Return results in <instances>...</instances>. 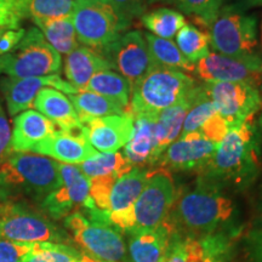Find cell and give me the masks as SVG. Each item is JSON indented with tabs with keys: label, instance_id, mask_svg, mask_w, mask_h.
<instances>
[{
	"label": "cell",
	"instance_id": "32",
	"mask_svg": "<svg viewBox=\"0 0 262 262\" xmlns=\"http://www.w3.org/2000/svg\"><path fill=\"white\" fill-rule=\"evenodd\" d=\"M176 45L183 56L193 64L210 54L209 34L191 24H186L176 34Z\"/></svg>",
	"mask_w": 262,
	"mask_h": 262
},
{
	"label": "cell",
	"instance_id": "48",
	"mask_svg": "<svg viewBox=\"0 0 262 262\" xmlns=\"http://www.w3.org/2000/svg\"><path fill=\"white\" fill-rule=\"evenodd\" d=\"M74 3L75 5H79V4H91V3H107V0H74Z\"/></svg>",
	"mask_w": 262,
	"mask_h": 262
},
{
	"label": "cell",
	"instance_id": "25",
	"mask_svg": "<svg viewBox=\"0 0 262 262\" xmlns=\"http://www.w3.org/2000/svg\"><path fill=\"white\" fill-rule=\"evenodd\" d=\"M149 171L146 168H133L114 181L108 199V212H125L134 209L137 198L145 188Z\"/></svg>",
	"mask_w": 262,
	"mask_h": 262
},
{
	"label": "cell",
	"instance_id": "42",
	"mask_svg": "<svg viewBox=\"0 0 262 262\" xmlns=\"http://www.w3.org/2000/svg\"><path fill=\"white\" fill-rule=\"evenodd\" d=\"M247 250L254 262H262V228H255L245 238Z\"/></svg>",
	"mask_w": 262,
	"mask_h": 262
},
{
	"label": "cell",
	"instance_id": "50",
	"mask_svg": "<svg viewBox=\"0 0 262 262\" xmlns=\"http://www.w3.org/2000/svg\"><path fill=\"white\" fill-rule=\"evenodd\" d=\"M256 126H257L258 131H260V134H262V112H261V114H260V116H258V118H257V124H256Z\"/></svg>",
	"mask_w": 262,
	"mask_h": 262
},
{
	"label": "cell",
	"instance_id": "7",
	"mask_svg": "<svg viewBox=\"0 0 262 262\" xmlns=\"http://www.w3.org/2000/svg\"><path fill=\"white\" fill-rule=\"evenodd\" d=\"M67 228L91 256L98 262H129L123 235L112 225L88 219L81 212L66 217Z\"/></svg>",
	"mask_w": 262,
	"mask_h": 262
},
{
	"label": "cell",
	"instance_id": "23",
	"mask_svg": "<svg viewBox=\"0 0 262 262\" xmlns=\"http://www.w3.org/2000/svg\"><path fill=\"white\" fill-rule=\"evenodd\" d=\"M33 107L56 124L61 130L71 129L81 124L68 96L54 88H42L35 97Z\"/></svg>",
	"mask_w": 262,
	"mask_h": 262
},
{
	"label": "cell",
	"instance_id": "22",
	"mask_svg": "<svg viewBox=\"0 0 262 262\" xmlns=\"http://www.w3.org/2000/svg\"><path fill=\"white\" fill-rule=\"evenodd\" d=\"M112 70L100 52L86 47H78L64 60V75L78 91L85 90L91 78L101 71Z\"/></svg>",
	"mask_w": 262,
	"mask_h": 262
},
{
	"label": "cell",
	"instance_id": "49",
	"mask_svg": "<svg viewBox=\"0 0 262 262\" xmlns=\"http://www.w3.org/2000/svg\"><path fill=\"white\" fill-rule=\"evenodd\" d=\"M80 262H98L89 255H80Z\"/></svg>",
	"mask_w": 262,
	"mask_h": 262
},
{
	"label": "cell",
	"instance_id": "12",
	"mask_svg": "<svg viewBox=\"0 0 262 262\" xmlns=\"http://www.w3.org/2000/svg\"><path fill=\"white\" fill-rule=\"evenodd\" d=\"M176 188L168 172L149 173L147 183L135 204L133 229H155L166 221L176 199Z\"/></svg>",
	"mask_w": 262,
	"mask_h": 262
},
{
	"label": "cell",
	"instance_id": "9",
	"mask_svg": "<svg viewBox=\"0 0 262 262\" xmlns=\"http://www.w3.org/2000/svg\"><path fill=\"white\" fill-rule=\"evenodd\" d=\"M100 54L106 58L112 70H116L129 81L131 90L150 71L155 70L148 45L141 31L123 33Z\"/></svg>",
	"mask_w": 262,
	"mask_h": 262
},
{
	"label": "cell",
	"instance_id": "1",
	"mask_svg": "<svg viewBox=\"0 0 262 262\" xmlns=\"http://www.w3.org/2000/svg\"><path fill=\"white\" fill-rule=\"evenodd\" d=\"M237 208L226 189L199 176L192 187L176 194L166 224L176 233L201 238L221 231L239 229Z\"/></svg>",
	"mask_w": 262,
	"mask_h": 262
},
{
	"label": "cell",
	"instance_id": "18",
	"mask_svg": "<svg viewBox=\"0 0 262 262\" xmlns=\"http://www.w3.org/2000/svg\"><path fill=\"white\" fill-rule=\"evenodd\" d=\"M135 119L131 114L94 118L83 123L90 145L101 153H116L129 142Z\"/></svg>",
	"mask_w": 262,
	"mask_h": 262
},
{
	"label": "cell",
	"instance_id": "27",
	"mask_svg": "<svg viewBox=\"0 0 262 262\" xmlns=\"http://www.w3.org/2000/svg\"><path fill=\"white\" fill-rule=\"evenodd\" d=\"M148 45L150 57L156 68L176 70L194 73L195 64L189 62L179 50L178 45L170 39L156 37L152 33H143Z\"/></svg>",
	"mask_w": 262,
	"mask_h": 262
},
{
	"label": "cell",
	"instance_id": "15",
	"mask_svg": "<svg viewBox=\"0 0 262 262\" xmlns=\"http://www.w3.org/2000/svg\"><path fill=\"white\" fill-rule=\"evenodd\" d=\"M42 88H54L68 95L78 93L74 86L57 74L34 78H0V90L10 116L16 117L33 107L35 97Z\"/></svg>",
	"mask_w": 262,
	"mask_h": 262
},
{
	"label": "cell",
	"instance_id": "31",
	"mask_svg": "<svg viewBox=\"0 0 262 262\" xmlns=\"http://www.w3.org/2000/svg\"><path fill=\"white\" fill-rule=\"evenodd\" d=\"M140 19L153 35L170 40L176 37L180 29L186 25V18L182 12L170 8L155 9L146 12Z\"/></svg>",
	"mask_w": 262,
	"mask_h": 262
},
{
	"label": "cell",
	"instance_id": "30",
	"mask_svg": "<svg viewBox=\"0 0 262 262\" xmlns=\"http://www.w3.org/2000/svg\"><path fill=\"white\" fill-rule=\"evenodd\" d=\"M80 171L86 176L88 179L101 178V176L113 175L116 178L125 175L134 168L127 162L123 153H101L97 152L96 155L90 157L85 162L78 165Z\"/></svg>",
	"mask_w": 262,
	"mask_h": 262
},
{
	"label": "cell",
	"instance_id": "44",
	"mask_svg": "<svg viewBox=\"0 0 262 262\" xmlns=\"http://www.w3.org/2000/svg\"><path fill=\"white\" fill-rule=\"evenodd\" d=\"M232 5L241 10V11L247 12L248 10L262 6V0H235L234 4Z\"/></svg>",
	"mask_w": 262,
	"mask_h": 262
},
{
	"label": "cell",
	"instance_id": "34",
	"mask_svg": "<svg viewBox=\"0 0 262 262\" xmlns=\"http://www.w3.org/2000/svg\"><path fill=\"white\" fill-rule=\"evenodd\" d=\"M215 108L212 104V101L209 97L208 91H206L205 84L201 85L198 96H196L194 103L189 108L187 116L185 118V122L182 125V131L180 136L188 135L191 133L199 131L203 124L210 118L212 114H215Z\"/></svg>",
	"mask_w": 262,
	"mask_h": 262
},
{
	"label": "cell",
	"instance_id": "29",
	"mask_svg": "<svg viewBox=\"0 0 262 262\" xmlns=\"http://www.w3.org/2000/svg\"><path fill=\"white\" fill-rule=\"evenodd\" d=\"M85 90L102 95L129 111L131 95L130 84L123 75L116 71L106 70L98 72L91 78Z\"/></svg>",
	"mask_w": 262,
	"mask_h": 262
},
{
	"label": "cell",
	"instance_id": "38",
	"mask_svg": "<svg viewBox=\"0 0 262 262\" xmlns=\"http://www.w3.org/2000/svg\"><path fill=\"white\" fill-rule=\"evenodd\" d=\"M116 14L123 21L131 25L135 18H141L146 14L145 0H107Z\"/></svg>",
	"mask_w": 262,
	"mask_h": 262
},
{
	"label": "cell",
	"instance_id": "35",
	"mask_svg": "<svg viewBox=\"0 0 262 262\" xmlns=\"http://www.w3.org/2000/svg\"><path fill=\"white\" fill-rule=\"evenodd\" d=\"M80 255L77 250L62 243H37L24 262H77Z\"/></svg>",
	"mask_w": 262,
	"mask_h": 262
},
{
	"label": "cell",
	"instance_id": "54",
	"mask_svg": "<svg viewBox=\"0 0 262 262\" xmlns=\"http://www.w3.org/2000/svg\"><path fill=\"white\" fill-rule=\"evenodd\" d=\"M77 262H80V260H79V261H77Z\"/></svg>",
	"mask_w": 262,
	"mask_h": 262
},
{
	"label": "cell",
	"instance_id": "16",
	"mask_svg": "<svg viewBox=\"0 0 262 262\" xmlns=\"http://www.w3.org/2000/svg\"><path fill=\"white\" fill-rule=\"evenodd\" d=\"M217 145L205 139L199 131L180 136L157 160L156 165L175 171H201L214 156Z\"/></svg>",
	"mask_w": 262,
	"mask_h": 262
},
{
	"label": "cell",
	"instance_id": "51",
	"mask_svg": "<svg viewBox=\"0 0 262 262\" xmlns=\"http://www.w3.org/2000/svg\"><path fill=\"white\" fill-rule=\"evenodd\" d=\"M258 94H260V97H261V102H262V83L260 86H258Z\"/></svg>",
	"mask_w": 262,
	"mask_h": 262
},
{
	"label": "cell",
	"instance_id": "52",
	"mask_svg": "<svg viewBox=\"0 0 262 262\" xmlns=\"http://www.w3.org/2000/svg\"><path fill=\"white\" fill-rule=\"evenodd\" d=\"M261 40H262V24H261Z\"/></svg>",
	"mask_w": 262,
	"mask_h": 262
},
{
	"label": "cell",
	"instance_id": "39",
	"mask_svg": "<svg viewBox=\"0 0 262 262\" xmlns=\"http://www.w3.org/2000/svg\"><path fill=\"white\" fill-rule=\"evenodd\" d=\"M33 245L0 238V262H24L31 254Z\"/></svg>",
	"mask_w": 262,
	"mask_h": 262
},
{
	"label": "cell",
	"instance_id": "46",
	"mask_svg": "<svg viewBox=\"0 0 262 262\" xmlns=\"http://www.w3.org/2000/svg\"><path fill=\"white\" fill-rule=\"evenodd\" d=\"M255 226L256 228H262V189L258 196V201L256 204V217H255Z\"/></svg>",
	"mask_w": 262,
	"mask_h": 262
},
{
	"label": "cell",
	"instance_id": "28",
	"mask_svg": "<svg viewBox=\"0 0 262 262\" xmlns=\"http://www.w3.org/2000/svg\"><path fill=\"white\" fill-rule=\"evenodd\" d=\"M33 22L42 33L49 44L60 55L71 54L74 49L79 47L71 17L37 19Z\"/></svg>",
	"mask_w": 262,
	"mask_h": 262
},
{
	"label": "cell",
	"instance_id": "24",
	"mask_svg": "<svg viewBox=\"0 0 262 262\" xmlns=\"http://www.w3.org/2000/svg\"><path fill=\"white\" fill-rule=\"evenodd\" d=\"M155 152V120L137 118L131 139L124 146L123 156L134 168H145L148 164H156Z\"/></svg>",
	"mask_w": 262,
	"mask_h": 262
},
{
	"label": "cell",
	"instance_id": "17",
	"mask_svg": "<svg viewBox=\"0 0 262 262\" xmlns=\"http://www.w3.org/2000/svg\"><path fill=\"white\" fill-rule=\"evenodd\" d=\"M32 152L49 157L58 163L79 165L96 155L97 150L90 145L86 130L81 123L67 130L58 129L54 135L33 147Z\"/></svg>",
	"mask_w": 262,
	"mask_h": 262
},
{
	"label": "cell",
	"instance_id": "2",
	"mask_svg": "<svg viewBox=\"0 0 262 262\" xmlns=\"http://www.w3.org/2000/svg\"><path fill=\"white\" fill-rule=\"evenodd\" d=\"M261 134L253 118L231 127L199 176L224 189L245 191L261 173Z\"/></svg>",
	"mask_w": 262,
	"mask_h": 262
},
{
	"label": "cell",
	"instance_id": "14",
	"mask_svg": "<svg viewBox=\"0 0 262 262\" xmlns=\"http://www.w3.org/2000/svg\"><path fill=\"white\" fill-rule=\"evenodd\" d=\"M62 185L56 191L42 199V208L52 217L68 216L75 206H81L90 198V179H88L78 165L58 163Z\"/></svg>",
	"mask_w": 262,
	"mask_h": 262
},
{
	"label": "cell",
	"instance_id": "5",
	"mask_svg": "<svg viewBox=\"0 0 262 262\" xmlns=\"http://www.w3.org/2000/svg\"><path fill=\"white\" fill-rule=\"evenodd\" d=\"M0 171L10 187L22 188L37 199L47 198L62 185L58 162L37 153L12 152L0 164Z\"/></svg>",
	"mask_w": 262,
	"mask_h": 262
},
{
	"label": "cell",
	"instance_id": "10",
	"mask_svg": "<svg viewBox=\"0 0 262 262\" xmlns=\"http://www.w3.org/2000/svg\"><path fill=\"white\" fill-rule=\"evenodd\" d=\"M0 238L25 244L60 242L63 235L45 216L19 205H0Z\"/></svg>",
	"mask_w": 262,
	"mask_h": 262
},
{
	"label": "cell",
	"instance_id": "41",
	"mask_svg": "<svg viewBox=\"0 0 262 262\" xmlns=\"http://www.w3.org/2000/svg\"><path fill=\"white\" fill-rule=\"evenodd\" d=\"M11 153V127L0 102V164L4 163Z\"/></svg>",
	"mask_w": 262,
	"mask_h": 262
},
{
	"label": "cell",
	"instance_id": "40",
	"mask_svg": "<svg viewBox=\"0 0 262 262\" xmlns=\"http://www.w3.org/2000/svg\"><path fill=\"white\" fill-rule=\"evenodd\" d=\"M228 130L229 126L227 122H226L221 116H219L217 113H215L203 124L201 129H199V133H201L205 139H208L209 141H211V142L219 145V143L225 139V136L227 135Z\"/></svg>",
	"mask_w": 262,
	"mask_h": 262
},
{
	"label": "cell",
	"instance_id": "45",
	"mask_svg": "<svg viewBox=\"0 0 262 262\" xmlns=\"http://www.w3.org/2000/svg\"><path fill=\"white\" fill-rule=\"evenodd\" d=\"M9 194H10V186L8 185V182L5 181L2 171H0V203L5 202Z\"/></svg>",
	"mask_w": 262,
	"mask_h": 262
},
{
	"label": "cell",
	"instance_id": "3",
	"mask_svg": "<svg viewBox=\"0 0 262 262\" xmlns=\"http://www.w3.org/2000/svg\"><path fill=\"white\" fill-rule=\"evenodd\" d=\"M196 85L194 78L185 72L155 68L131 90L129 112L134 119L156 120L163 111L179 103Z\"/></svg>",
	"mask_w": 262,
	"mask_h": 262
},
{
	"label": "cell",
	"instance_id": "26",
	"mask_svg": "<svg viewBox=\"0 0 262 262\" xmlns=\"http://www.w3.org/2000/svg\"><path fill=\"white\" fill-rule=\"evenodd\" d=\"M68 98L73 104L80 123H85L94 118L125 116L130 113L114 101L93 91H78L75 94L68 95Z\"/></svg>",
	"mask_w": 262,
	"mask_h": 262
},
{
	"label": "cell",
	"instance_id": "13",
	"mask_svg": "<svg viewBox=\"0 0 262 262\" xmlns=\"http://www.w3.org/2000/svg\"><path fill=\"white\" fill-rule=\"evenodd\" d=\"M194 73L204 83H245L258 89L262 83V56L258 52L241 57L210 52L195 63Z\"/></svg>",
	"mask_w": 262,
	"mask_h": 262
},
{
	"label": "cell",
	"instance_id": "55",
	"mask_svg": "<svg viewBox=\"0 0 262 262\" xmlns=\"http://www.w3.org/2000/svg\"><path fill=\"white\" fill-rule=\"evenodd\" d=\"M224 2H225V0H224Z\"/></svg>",
	"mask_w": 262,
	"mask_h": 262
},
{
	"label": "cell",
	"instance_id": "6",
	"mask_svg": "<svg viewBox=\"0 0 262 262\" xmlns=\"http://www.w3.org/2000/svg\"><path fill=\"white\" fill-rule=\"evenodd\" d=\"M210 45L226 56L257 54V19L233 5L222 6L210 25Z\"/></svg>",
	"mask_w": 262,
	"mask_h": 262
},
{
	"label": "cell",
	"instance_id": "20",
	"mask_svg": "<svg viewBox=\"0 0 262 262\" xmlns=\"http://www.w3.org/2000/svg\"><path fill=\"white\" fill-rule=\"evenodd\" d=\"M127 243L129 262H163L171 228L166 222L155 229H131Z\"/></svg>",
	"mask_w": 262,
	"mask_h": 262
},
{
	"label": "cell",
	"instance_id": "8",
	"mask_svg": "<svg viewBox=\"0 0 262 262\" xmlns=\"http://www.w3.org/2000/svg\"><path fill=\"white\" fill-rule=\"evenodd\" d=\"M71 18L78 40L97 52L112 44L130 27L107 3L75 5Z\"/></svg>",
	"mask_w": 262,
	"mask_h": 262
},
{
	"label": "cell",
	"instance_id": "53",
	"mask_svg": "<svg viewBox=\"0 0 262 262\" xmlns=\"http://www.w3.org/2000/svg\"><path fill=\"white\" fill-rule=\"evenodd\" d=\"M3 203H4V202H3ZM0 205H2V203H0Z\"/></svg>",
	"mask_w": 262,
	"mask_h": 262
},
{
	"label": "cell",
	"instance_id": "37",
	"mask_svg": "<svg viewBox=\"0 0 262 262\" xmlns=\"http://www.w3.org/2000/svg\"><path fill=\"white\" fill-rule=\"evenodd\" d=\"M27 0H0V35L19 28L21 21L27 17Z\"/></svg>",
	"mask_w": 262,
	"mask_h": 262
},
{
	"label": "cell",
	"instance_id": "33",
	"mask_svg": "<svg viewBox=\"0 0 262 262\" xmlns=\"http://www.w3.org/2000/svg\"><path fill=\"white\" fill-rule=\"evenodd\" d=\"M75 8L74 0H27V17L52 19L71 17Z\"/></svg>",
	"mask_w": 262,
	"mask_h": 262
},
{
	"label": "cell",
	"instance_id": "47",
	"mask_svg": "<svg viewBox=\"0 0 262 262\" xmlns=\"http://www.w3.org/2000/svg\"><path fill=\"white\" fill-rule=\"evenodd\" d=\"M146 5L158 4V3H164V4H176V0H145Z\"/></svg>",
	"mask_w": 262,
	"mask_h": 262
},
{
	"label": "cell",
	"instance_id": "36",
	"mask_svg": "<svg viewBox=\"0 0 262 262\" xmlns=\"http://www.w3.org/2000/svg\"><path fill=\"white\" fill-rule=\"evenodd\" d=\"M224 0H176V6L183 14L193 16L204 25V27H210L219 11L222 8Z\"/></svg>",
	"mask_w": 262,
	"mask_h": 262
},
{
	"label": "cell",
	"instance_id": "19",
	"mask_svg": "<svg viewBox=\"0 0 262 262\" xmlns=\"http://www.w3.org/2000/svg\"><path fill=\"white\" fill-rule=\"evenodd\" d=\"M58 126L38 111L27 110L17 114L11 131L12 152H32L33 147L54 135Z\"/></svg>",
	"mask_w": 262,
	"mask_h": 262
},
{
	"label": "cell",
	"instance_id": "11",
	"mask_svg": "<svg viewBox=\"0 0 262 262\" xmlns=\"http://www.w3.org/2000/svg\"><path fill=\"white\" fill-rule=\"evenodd\" d=\"M215 112L227 122L229 129L254 118L262 102L256 86L245 83H204Z\"/></svg>",
	"mask_w": 262,
	"mask_h": 262
},
{
	"label": "cell",
	"instance_id": "21",
	"mask_svg": "<svg viewBox=\"0 0 262 262\" xmlns=\"http://www.w3.org/2000/svg\"><path fill=\"white\" fill-rule=\"evenodd\" d=\"M201 85H196L191 93L185 98H182L175 106L163 111L155 120V137H156V163L159 157L163 155L164 150L175 142L181 135L182 125L185 118L187 116L189 108L194 103L198 96Z\"/></svg>",
	"mask_w": 262,
	"mask_h": 262
},
{
	"label": "cell",
	"instance_id": "4",
	"mask_svg": "<svg viewBox=\"0 0 262 262\" xmlns=\"http://www.w3.org/2000/svg\"><path fill=\"white\" fill-rule=\"evenodd\" d=\"M61 55L51 47L38 27H31L14 50L0 56V75L34 78L57 74Z\"/></svg>",
	"mask_w": 262,
	"mask_h": 262
},
{
	"label": "cell",
	"instance_id": "43",
	"mask_svg": "<svg viewBox=\"0 0 262 262\" xmlns=\"http://www.w3.org/2000/svg\"><path fill=\"white\" fill-rule=\"evenodd\" d=\"M26 29L17 28L3 33L0 35V56L11 52L25 37Z\"/></svg>",
	"mask_w": 262,
	"mask_h": 262
}]
</instances>
